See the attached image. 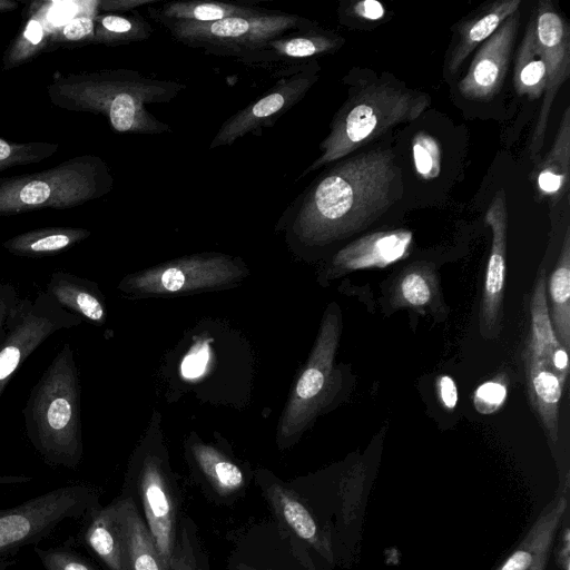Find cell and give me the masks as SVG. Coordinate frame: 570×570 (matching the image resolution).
<instances>
[{"label": "cell", "mask_w": 570, "mask_h": 570, "mask_svg": "<svg viewBox=\"0 0 570 570\" xmlns=\"http://www.w3.org/2000/svg\"><path fill=\"white\" fill-rule=\"evenodd\" d=\"M402 170L394 153L375 148L341 159L286 208L287 238L322 247L368 227L402 197Z\"/></svg>", "instance_id": "1"}, {"label": "cell", "mask_w": 570, "mask_h": 570, "mask_svg": "<svg viewBox=\"0 0 570 570\" xmlns=\"http://www.w3.org/2000/svg\"><path fill=\"white\" fill-rule=\"evenodd\" d=\"M185 88L177 81L117 69L60 77L48 87V95L59 108L105 116L118 132L160 135L171 129L147 106L169 102Z\"/></svg>", "instance_id": "2"}, {"label": "cell", "mask_w": 570, "mask_h": 570, "mask_svg": "<svg viewBox=\"0 0 570 570\" xmlns=\"http://www.w3.org/2000/svg\"><path fill=\"white\" fill-rule=\"evenodd\" d=\"M431 105V97L389 76L375 75L348 90L335 114L320 156L298 179L325 165L344 159L392 128L417 119Z\"/></svg>", "instance_id": "3"}, {"label": "cell", "mask_w": 570, "mask_h": 570, "mask_svg": "<svg viewBox=\"0 0 570 570\" xmlns=\"http://www.w3.org/2000/svg\"><path fill=\"white\" fill-rule=\"evenodd\" d=\"M22 414L26 435L46 463L67 469L79 465L83 453L80 383L69 344L32 387Z\"/></svg>", "instance_id": "4"}, {"label": "cell", "mask_w": 570, "mask_h": 570, "mask_svg": "<svg viewBox=\"0 0 570 570\" xmlns=\"http://www.w3.org/2000/svg\"><path fill=\"white\" fill-rule=\"evenodd\" d=\"M107 164L92 155L77 156L50 169L0 180V216L39 208H70L112 189Z\"/></svg>", "instance_id": "5"}, {"label": "cell", "mask_w": 570, "mask_h": 570, "mask_svg": "<svg viewBox=\"0 0 570 570\" xmlns=\"http://www.w3.org/2000/svg\"><path fill=\"white\" fill-rule=\"evenodd\" d=\"M159 22L183 45L245 62H256L269 41L312 28V22L304 17L269 10L256 16L232 17L213 22Z\"/></svg>", "instance_id": "6"}, {"label": "cell", "mask_w": 570, "mask_h": 570, "mask_svg": "<svg viewBox=\"0 0 570 570\" xmlns=\"http://www.w3.org/2000/svg\"><path fill=\"white\" fill-rule=\"evenodd\" d=\"M97 507L95 490L68 484L0 510V560L13 558L21 548L41 541L62 522L86 517Z\"/></svg>", "instance_id": "7"}, {"label": "cell", "mask_w": 570, "mask_h": 570, "mask_svg": "<svg viewBox=\"0 0 570 570\" xmlns=\"http://www.w3.org/2000/svg\"><path fill=\"white\" fill-rule=\"evenodd\" d=\"M341 328L338 309L328 308L307 363L283 413L278 430L279 441L298 435L336 395L341 376L335 367V355Z\"/></svg>", "instance_id": "8"}, {"label": "cell", "mask_w": 570, "mask_h": 570, "mask_svg": "<svg viewBox=\"0 0 570 570\" xmlns=\"http://www.w3.org/2000/svg\"><path fill=\"white\" fill-rule=\"evenodd\" d=\"M247 275L242 261L217 253L196 254L130 274L118 288L135 296L181 295L214 291Z\"/></svg>", "instance_id": "9"}, {"label": "cell", "mask_w": 570, "mask_h": 570, "mask_svg": "<svg viewBox=\"0 0 570 570\" xmlns=\"http://www.w3.org/2000/svg\"><path fill=\"white\" fill-rule=\"evenodd\" d=\"M81 318L61 307L46 292L18 299L0 338V395L27 357L60 330Z\"/></svg>", "instance_id": "10"}, {"label": "cell", "mask_w": 570, "mask_h": 570, "mask_svg": "<svg viewBox=\"0 0 570 570\" xmlns=\"http://www.w3.org/2000/svg\"><path fill=\"white\" fill-rule=\"evenodd\" d=\"M281 78L259 99L226 119L209 149L229 146L237 139L271 127L298 104L320 77L316 61L279 70Z\"/></svg>", "instance_id": "11"}, {"label": "cell", "mask_w": 570, "mask_h": 570, "mask_svg": "<svg viewBox=\"0 0 570 570\" xmlns=\"http://www.w3.org/2000/svg\"><path fill=\"white\" fill-rule=\"evenodd\" d=\"M530 20L547 71L543 101L529 146L534 159L543 146L556 96L570 76V27L550 0L539 1Z\"/></svg>", "instance_id": "12"}, {"label": "cell", "mask_w": 570, "mask_h": 570, "mask_svg": "<svg viewBox=\"0 0 570 570\" xmlns=\"http://www.w3.org/2000/svg\"><path fill=\"white\" fill-rule=\"evenodd\" d=\"M137 492L155 547L170 570L177 544V498L163 462L147 456L139 470Z\"/></svg>", "instance_id": "13"}, {"label": "cell", "mask_w": 570, "mask_h": 570, "mask_svg": "<svg viewBox=\"0 0 570 570\" xmlns=\"http://www.w3.org/2000/svg\"><path fill=\"white\" fill-rule=\"evenodd\" d=\"M484 220L491 229L492 240L479 317L481 335L491 340L499 335L503 316L508 240V212L503 189L495 193L487 209Z\"/></svg>", "instance_id": "14"}, {"label": "cell", "mask_w": 570, "mask_h": 570, "mask_svg": "<svg viewBox=\"0 0 570 570\" xmlns=\"http://www.w3.org/2000/svg\"><path fill=\"white\" fill-rule=\"evenodd\" d=\"M520 27V10L508 17L478 49L465 76L459 82L460 94L473 101H490L502 88L512 49Z\"/></svg>", "instance_id": "15"}, {"label": "cell", "mask_w": 570, "mask_h": 570, "mask_svg": "<svg viewBox=\"0 0 570 570\" xmlns=\"http://www.w3.org/2000/svg\"><path fill=\"white\" fill-rule=\"evenodd\" d=\"M413 236L406 229L381 230L364 235L340 249L332 259L330 273L340 276L353 271L385 267L405 258Z\"/></svg>", "instance_id": "16"}, {"label": "cell", "mask_w": 570, "mask_h": 570, "mask_svg": "<svg viewBox=\"0 0 570 570\" xmlns=\"http://www.w3.org/2000/svg\"><path fill=\"white\" fill-rule=\"evenodd\" d=\"M535 194L549 205L551 216L569 191L570 181V107L559 124L553 145L532 173Z\"/></svg>", "instance_id": "17"}, {"label": "cell", "mask_w": 570, "mask_h": 570, "mask_svg": "<svg viewBox=\"0 0 570 570\" xmlns=\"http://www.w3.org/2000/svg\"><path fill=\"white\" fill-rule=\"evenodd\" d=\"M529 401L535 412L548 442L554 445L559 432V404L564 383L541 358L527 347L523 352Z\"/></svg>", "instance_id": "18"}, {"label": "cell", "mask_w": 570, "mask_h": 570, "mask_svg": "<svg viewBox=\"0 0 570 570\" xmlns=\"http://www.w3.org/2000/svg\"><path fill=\"white\" fill-rule=\"evenodd\" d=\"M521 0H495L476 9L456 28L455 43L448 59L446 71L455 73L472 51L484 42L512 13L520 10Z\"/></svg>", "instance_id": "19"}, {"label": "cell", "mask_w": 570, "mask_h": 570, "mask_svg": "<svg viewBox=\"0 0 570 570\" xmlns=\"http://www.w3.org/2000/svg\"><path fill=\"white\" fill-rule=\"evenodd\" d=\"M115 502L127 570H169L160 558L139 508L131 495Z\"/></svg>", "instance_id": "20"}, {"label": "cell", "mask_w": 570, "mask_h": 570, "mask_svg": "<svg viewBox=\"0 0 570 570\" xmlns=\"http://www.w3.org/2000/svg\"><path fill=\"white\" fill-rule=\"evenodd\" d=\"M61 307L95 324L106 320V306L97 286L67 272L53 273L45 291Z\"/></svg>", "instance_id": "21"}, {"label": "cell", "mask_w": 570, "mask_h": 570, "mask_svg": "<svg viewBox=\"0 0 570 570\" xmlns=\"http://www.w3.org/2000/svg\"><path fill=\"white\" fill-rule=\"evenodd\" d=\"M86 518L83 541L87 548L108 570H127L115 502L97 507Z\"/></svg>", "instance_id": "22"}, {"label": "cell", "mask_w": 570, "mask_h": 570, "mask_svg": "<svg viewBox=\"0 0 570 570\" xmlns=\"http://www.w3.org/2000/svg\"><path fill=\"white\" fill-rule=\"evenodd\" d=\"M343 43L344 39L333 32L314 28L294 31L269 41L256 62L308 59L332 53Z\"/></svg>", "instance_id": "23"}, {"label": "cell", "mask_w": 570, "mask_h": 570, "mask_svg": "<svg viewBox=\"0 0 570 570\" xmlns=\"http://www.w3.org/2000/svg\"><path fill=\"white\" fill-rule=\"evenodd\" d=\"M549 314L557 340L570 348V228L566 229L561 250L547 281Z\"/></svg>", "instance_id": "24"}, {"label": "cell", "mask_w": 570, "mask_h": 570, "mask_svg": "<svg viewBox=\"0 0 570 570\" xmlns=\"http://www.w3.org/2000/svg\"><path fill=\"white\" fill-rule=\"evenodd\" d=\"M439 282L434 267L429 263L406 266L394 281L390 304L394 308L423 311L439 298Z\"/></svg>", "instance_id": "25"}, {"label": "cell", "mask_w": 570, "mask_h": 570, "mask_svg": "<svg viewBox=\"0 0 570 570\" xmlns=\"http://www.w3.org/2000/svg\"><path fill=\"white\" fill-rule=\"evenodd\" d=\"M89 235L88 229L78 227L39 228L7 239L2 246L13 255L36 258L61 253Z\"/></svg>", "instance_id": "26"}, {"label": "cell", "mask_w": 570, "mask_h": 570, "mask_svg": "<svg viewBox=\"0 0 570 570\" xmlns=\"http://www.w3.org/2000/svg\"><path fill=\"white\" fill-rule=\"evenodd\" d=\"M265 8L219 1H171L159 9L149 8V14L157 21L213 22L232 17L256 16Z\"/></svg>", "instance_id": "27"}, {"label": "cell", "mask_w": 570, "mask_h": 570, "mask_svg": "<svg viewBox=\"0 0 570 570\" xmlns=\"http://www.w3.org/2000/svg\"><path fill=\"white\" fill-rule=\"evenodd\" d=\"M265 493L277 517L292 532L328 556L330 550L320 537L313 515L293 491L273 482L265 488Z\"/></svg>", "instance_id": "28"}, {"label": "cell", "mask_w": 570, "mask_h": 570, "mask_svg": "<svg viewBox=\"0 0 570 570\" xmlns=\"http://www.w3.org/2000/svg\"><path fill=\"white\" fill-rule=\"evenodd\" d=\"M547 71L530 20L519 46L513 70V85L519 96L539 99L546 89Z\"/></svg>", "instance_id": "29"}, {"label": "cell", "mask_w": 570, "mask_h": 570, "mask_svg": "<svg viewBox=\"0 0 570 570\" xmlns=\"http://www.w3.org/2000/svg\"><path fill=\"white\" fill-rule=\"evenodd\" d=\"M547 298L546 269H540L530 299V337L527 348L548 364L552 351L560 344L552 328Z\"/></svg>", "instance_id": "30"}, {"label": "cell", "mask_w": 570, "mask_h": 570, "mask_svg": "<svg viewBox=\"0 0 570 570\" xmlns=\"http://www.w3.org/2000/svg\"><path fill=\"white\" fill-rule=\"evenodd\" d=\"M564 509L566 500L561 498L549 513L538 520L524 541L498 570H530L538 558L548 552L556 527Z\"/></svg>", "instance_id": "31"}, {"label": "cell", "mask_w": 570, "mask_h": 570, "mask_svg": "<svg viewBox=\"0 0 570 570\" xmlns=\"http://www.w3.org/2000/svg\"><path fill=\"white\" fill-rule=\"evenodd\" d=\"M153 28L139 13H106L95 17L94 43L119 46L146 40Z\"/></svg>", "instance_id": "32"}, {"label": "cell", "mask_w": 570, "mask_h": 570, "mask_svg": "<svg viewBox=\"0 0 570 570\" xmlns=\"http://www.w3.org/2000/svg\"><path fill=\"white\" fill-rule=\"evenodd\" d=\"M193 455L207 481L222 495L234 493L244 485L242 470L216 449L196 443Z\"/></svg>", "instance_id": "33"}, {"label": "cell", "mask_w": 570, "mask_h": 570, "mask_svg": "<svg viewBox=\"0 0 570 570\" xmlns=\"http://www.w3.org/2000/svg\"><path fill=\"white\" fill-rule=\"evenodd\" d=\"M49 33V28L39 12H35L6 51L3 69L18 67L39 53L48 43Z\"/></svg>", "instance_id": "34"}, {"label": "cell", "mask_w": 570, "mask_h": 570, "mask_svg": "<svg viewBox=\"0 0 570 570\" xmlns=\"http://www.w3.org/2000/svg\"><path fill=\"white\" fill-rule=\"evenodd\" d=\"M53 142H11L0 138V171L17 165L39 163L56 154Z\"/></svg>", "instance_id": "35"}, {"label": "cell", "mask_w": 570, "mask_h": 570, "mask_svg": "<svg viewBox=\"0 0 570 570\" xmlns=\"http://www.w3.org/2000/svg\"><path fill=\"white\" fill-rule=\"evenodd\" d=\"M413 161L423 179L438 177L441 169V150L438 141L425 132H417L412 142Z\"/></svg>", "instance_id": "36"}, {"label": "cell", "mask_w": 570, "mask_h": 570, "mask_svg": "<svg viewBox=\"0 0 570 570\" xmlns=\"http://www.w3.org/2000/svg\"><path fill=\"white\" fill-rule=\"evenodd\" d=\"M46 570H97L87 559L69 546L35 548Z\"/></svg>", "instance_id": "37"}, {"label": "cell", "mask_w": 570, "mask_h": 570, "mask_svg": "<svg viewBox=\"0 0 570 570\" xmlns=\"http://www.w3.org/2000/svg\"><path fill=\"white\" fill-rule=\"evenodd\" d=\"M50 7L39 8V13L45 22L57 27L81 14H98V0L95 1H63L48 2ZM56 27V28H57Z\"/></svg>", "instance_id": "38"}, {"label": "cell", "mask_w": 570, "mask_h": 570, "mask_svg": "<svg viewBox=\"0 0 570 570\" xmlns=\"http://www.w3.org/2000/svg\"><path fill=\"white\" fill-rule=\"evenodd\" d=\"M95 17L96 16L81 14L52 29L49 35V42H92L95 35Z\"/></svg>", "instance_id": "39"}, {"label": "cell", "mask_w": 570, "mask_h": 570, "mask_svg": "<svg viewBox=\"0 0 570 570\" xmlns=\"http://www.w3.org/2000/svg\"><path fill=\"white\" fill-rule=\"evenodd\" d=\"M505 399L507 385L500 380H492L475 390L473 405L481 414H492L502 406Z\"/></svg>", "instance_id": "40"}, {"label": "cell", "mask_w": 570, "mask_h": 570, "mask_svg": "<svg viewBox=\"0 0 570 570\" xmlns=\"http://www.w3.org/2000/svg\"><path fill=\"white\" fill-rule=\"evenodd\" d=\"M212 338L196 343L181 363V374L186 379L199 377L206 370L209 360V342Z\"/></svg>", "instance_id": "41"}, {"label": "cell", "mask_w": 570, "mask_h": 570, "mask_svg": "<svg viewBox=\"0 0 570 570\" xmlns=\"http://www.w3.org/2000/svg\"><path fill=\"white\" fill-rule=\"evenodd\" d=\"M170 570H205L186 531L178 534Z\"/></svg>", "instance_id": "42"}, {"label": "cell", "mask_w": 570, "mask_h": 570, "mask_svg": "<svg viewBox=\"0 0 570 570\" xmlns=\"http://www.w3.org/2000/svg\"><path fill=\"white\" fill-rule=\"evenodd\" d=\"M19 299L17 288L10 283H0V338L3 335L7 318Z\"/></svg>", "instance_id": "43"}, {"label": "cell", "mask_w": 570, "mask_h": 570, "mask_svg": "<svg viewBox=\"0 0 570 570\" xmlns=\"http://www.w3.org/2000/svg\"><path fill=\"white\" fill-rule=\"evenodd\" d=\"M436 391L442 405L449 410L455 407L458 390L455 382L449 375H442L436 381Z\"/></svg>", "instance_id": "44"}, {"label": "cell", "mask_w": 570, "mask_h": 570, "mask_svg": "<svg viewBox=\"0 0 570 570\" xmlns=\"http://www.w3.org/2000/svg\"><path fill=\"white\" fill-rule=\"evenodd\" d=\"M568 350L559 344L550 354L548 365L564 383L569 374Z\"/></svg>", "instance_id": "45"}, {"label": "cell", "mask_w": 570, "mask_h": 570, "mask_svg": "<svg viewBox=\"0 0 570 570\" xmlns=\"http://www.w3.org/2000/svg\"><path fill=\"white\" fill-rule=\"evenodd\" d=\"M353 13L366 20H380L385 14L382 3L376 0H362L356 2L352 9Z\"/></svg>", "instance_id": "46"}, {"label": "cell", "mask_w": 570, "mask_h": 570, "mask_svg": "<svg viewBox=\"0 0 570 570\" xmlns=\"http://www.w3.org/2000/svg\"><path fill=\"white\" fill-rule=\"evenodd\" d=\"M153 2L155 0H98V12L127 11Z\"/></svg>", "instance_id": "47"}, {"label": "cell", "mask_w": 570, "mask_h": 570, "mask_svg": "<svg viewBox=\"0 0 570 570\" xmlns=\"http://www.w3.org/2000/svg\"><path fill=\"white\" fill-rule=\"evenodd\" d=\"M18 7V2L11 0H0V11L14 10Z\"/></svg>", "instance_id": "48"}, {"label": "cell", "mask_w": 570, "mask_h": 570, "mask_svg": "<svg viewBox=\"0 0 570 570\" xmlns=\"http://www.w3.org/2000/svg\"><path fill=\"white\" fill-rule=\"evenodd\" d=\"M547 553L548 552L542 553L538 558V560L534 562V564L531 567L530 570H543L544 569V564H546V560H547Z\"/></svg>", "instance_id": "49"}, {"label": "cell", "mask_w": 570, "mask_h": 570, "mask_svg": "<svg viewBox=\"0 0 570 570\" xmlns=\"http://www.w3.org/2000/svg\"><path fill=\"white\" fill-rule=\"evenodd\" d=\"M16 563L14 558H7L3 560H0V570H7L10 566Z\"/></svg>", "instance_id": "50"}]
</instances>
